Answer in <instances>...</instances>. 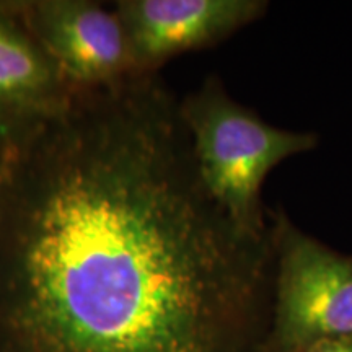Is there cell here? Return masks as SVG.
I'll return each instance as SVG.
<instances>
[{
    "instance_id": "52a82bcc",
    "label": "cell",
    "mask_w": 352,
    "mask_h": 352,
    "mask_svg": "<svg viewBox=\"0 0 352 352\" xmlns=\"http://www.w3.org/2000/svg\"><path fill=\"white\" fill-rule=\"evenodd\" d=\"M298 352H352V338H336V340H321L303 347Z\"/></svg>"
},
{
    "instance_id": "6da1fadb",
    "label": "cell",
    "mask_w": 352,
    "mask_h": 352,
    "mask_svg": "<svg viewBox=\"0 0 352 352\" xmlns=\"http://www.w3.org/2000/svg\"><path fill=\"white\" fill-rule=\"evenodd\" d=\"M266 254L153 74L72 88L0 157V352H232Z\"/></svg>"
},
{
    "instance_id": "8992f818",
    "label": "cell",
    "mask_w": 352,
    "mask_h": 352,
    "mask_svg": "<svg viewBox=\"0 0 352 352\" xmlns=\"http://www.w3.org/2000/svg\"><path fill=\"white\" fill-rule=\"evenodd\" d=\"M72 88L26 28L19 2L0 0V157L63 107Z\"/></svg>"
},
{
    "instance_id": "7a4b0ae2",
    "label": "cell",
    "mask_w": 352,
    "mask_h": 352,
    "mask_svg": "<svg viewBox=\"0 0 352 352\" xmlns=\"http://www.w3.org/2000/svg\"><path fill=\"white\" fill-rule=\"evenodd\" d=\"M179 114L208 195L239 230L264 240V179L285 158L315 148L316 135L270 126L214 77L179 101Z\"/></svg>"
},
{
    "instance_id": "3957f363",
    "label": "cell",
    "mask_w": 352,
    "mask_h": 352,
    "mask_svg": "<svg viewBox=\"0 0 352 352\" xmlns=\"http://www.w3.org/2000/svg\"><path fill=\"white\" fill-rule=\"evenodd\" d=\"M277 338L287 351L352 338V258L327 248L287 220L277 230Z\"/></svg>"
},
{
    "instance_id": "277c9868",
    "label": "cell",
    "mask_w": 352,
    "mask_h": 352,
    "mask_svg": "<svg viewBox=\"0 0 352 352\" xmlns=\"http://www.w3.org/2000/svg\"><path fill=\"white\" fill-rule=\"evenodd\" d=\"M26 28L74 88L140 74L116 12L94 0H19Z\"/></svg>"
},
{
    "instance_id": "5b68a950",
    "label": "cell",
    "mask_w": 352,
    "mask_h": 352,
    "mask_svg": "<svg viewBox=\"0 0 352 352\" xmlns=\"http://www.w3.org/2000/svg\"><path fill=\"white\" fill-rule=\"evenodd\" d=\"M259 0H120L114 6L140 74L222 41L266 10Z\"/></svg>"
}]
</instances>
